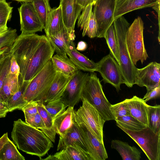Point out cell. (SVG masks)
Segmentation results:
<instances>
[{
	"label": "cell",
	"mask_w": 160,
	"mask_h": 160,
	"mask_svg": "<svg viewBox=\"0 0 160 160\" xmlns=\"http://www.w3.org/2000/svg\"><path fill=\"white\" fill-rule=\"evenodd\" d=\"M25 117V122L31 126L41 130L45 128L44 122L38 112Z\"/></svg>",
	"instance_id": "obj_42"
},
{
	"label": "cell",
	"mask_w": 160,
	"mask_h": 160,
	"mask_svg": "<svg viewBox=\"0 0 160 160\" xmlns=\"http://www.w3.org/2000/svg\"><path fill=\"white\" fill-rule=\"evenodd\" d=\"M18 35L16 29L10 28L6 32L0 34V49L10 48L14 42Z\"/></svg>",
	"instance_id": "obj_39"
},
{
	"label": "cell",
	"mask_w": 160,
	"mask_h": 160,
	"mask_svg": "<svg viewBox=\"0 0 160 160\" xmlns=\"http://www.w3.org/2000/svg\"><path fill=\"white\" fill-rule=\"evenodd\" d=\"M89 74L78 70L72 76L61 97L67 107H74L81 99L82 87Z\"/></svg>",
	"instance_id": "obj_13"
},
{
	"label": "cell",
	"mask_w": 160,
	"mask_h": 160,
	"mask_svg": "<svg viewBox=\"0 0 160 160\" xmlns=\"http://www.w3.org/2000/svg\"><path fill=\"white\" fill-rule=\"evenodd\" d=\"M80 28L82 30L83 37L87 35L90 38L97 37L98 26L93 12L90 17L85 20Z\"/></svg>",
	"instance_id": "obj_37"
},
{
	"label": "cell",
	"mask_w": 160,
	"mask_h": 160,
	"mask_svg": "<svg viewBox=\"0 0 160 160\" xmlns=\"http://www.w3.org/2000/svg\"><path fill=\"white\" fill-rule=\"evenodd\" d=\"M29 82H25L23 84L20 85L18 90L8 98L5 102L9 112H12L16 109L21 110L28 103L24 99L23 94Z\"/></svg>",
	"instance_id": "obj_30"
},
{
	"label": "cell",
	"mask_w": 160,
	"mask_h": 160,
	"mask_svg": "<svg viewBox=\"0 0 160 160\" xmlns=\"http://www.w3.org/2000/svg\"><path fill=\"white\" fill-rule=\"evenodd\" d=\"M69 58L79 70L90 72L97 71L98 64L90 60L76 49L73 41L70 40L66 49Z\"/></svg>",
	"instance_id": "obj_17"
},
{
	"label": "cell",
	"mask_w": 160,
	"mask_h": 160,
	"mask_svg": "<svg viewBox=\"0 0 160 160\" xmlns=\"http://www.w3.org/2000/svg\"><path fill=\"white\" fill-rule=\"evenodd\" d=\"M12 9L10 3L5 0L0 1V25H7L11 18Z\"/></svg>",
	"instance_id": "obj_40"
},
{
	"label": "cell",
	"mask_w": 160,
	"mask_h": 160,
	"mask_svg": "<svg viewBox=\"0 0 160 160\" xmlns=\"http://www.w3.org/2000/svg\"><path fill=\"white\" fill-rule=\"evenodd\" d=\"M117 42L119 57V66L125 84L132 88L135 84L137 68L130 58L126 41V32L130 25L123 16L113 21Z\"/></svg>",
	"instance_id": "obj_2"
},
{
	"label": "cell",
	"mask_w": 160,
	"mask_h": 160,
	"mask_svg": "<svg viewBox=\"0 0 160 160\" xmlns=\"http://www.w3.org/2000/svg\"><path fill=\"white\" fill-rule=\"evenodd\" d=\"M84 99L94 106L105 121L115 120L110 110L111 104L106 98L97 74H89L83 85L81 99Z\"/></svg>",
	"instance_id": "obj_3"
},
{
	"label": "cell",
	"mask_w": 160,
	"mask_h": 160,
	"mask_svg": "<svg viewBox=\"0 0 160 160\" xmlns=\"http://www.w3.org/2000/svg\"><path fill=\"white\" fill-rule=\"evenodd\" d=\"M66 110L53 119L56 133L63 137L75 122L74 107H68Z\"/></svg>",
	"instance_id": "obj_22"
},
{
	"label": "cell",
	"mask_w": 160,
	"mask_h": 160,
	"mask_svg": "<svg viewBox=\"0 0 160 160\" xmlns=\"http://www.w3.org/2000/svg\"><path fill=\"white\" fill-rule=\"evenodd\" d=\"M143 30V22L138 16L130 25L126 33V41L128 51L135 65L139 60L143 64L148 57L144 42Z\"/></svg>",
	"instance_id": "obj_6"
},
{
	"label": "cell",
	"mask_w": 160,
	"mask_h": 160,
	"mask_svg": "<svg viewBox=\"0 0 160 160\" xmlns=\"http://www.w3.org/2000/svg\"><path fill=\"white\" fill-rule=\"evenodd\" d=\"M87 48V43L83 41H80L78 43L76 49L78 51H84Z\"/></svg>",
	"instance_id": "obj_49"
},
{
	"label": "cell",
	"mask_w": 160,
	"mask_h": 160,
	"mask_svg": "<svg viewBox=\"0 0 160 160\" xmlns=\"http://www.w3.org/2000/svg\"><path fill=\"white\" fill-rule=\"evenodd\" d=\"M148 127L156 134L160 135V105H148Z\"/></svg>",
	"instance_id": "obj_32"
},
{
	"label": "cell",
	"mask_w": 160,
	"mask_h": 160,
	"mask_svg": "<svg viewBox=\"0 0 160 160\" xmlns=\"http://www.w3.org/2000/svg\"><path fill=\"white\" fill-rule=\"evenodd\" d=\"M19 87L18 76L9 73L4 81L0 92V100L6 102Z\"/></svg>",
	"instance_id": "obj_29"
},
{
	"label": "cell",
	"mask_w": 160,
	"mask_h": 160,
	"mask_svg": "<svg viewBox=\"0 0 160 160\" xmlns=\"http://www.w3.org/2000/svg\"><path fill=\"white\" fill-rule=\"evenodd\" d=\"M8 138L7 132L4 134L0 138V151L3 145L7 142Z\"/></svg>",
	"instance_id": "obj_50"
},
{
	"label": "cell",
	"mask_w": 160,
	"mask_h": 160,
	"mask_svg": "<svg viewBox=\"0 0 160 160\" xmlns=\"http://www.w3.org/2000/svg\"><path fill=\"white\" fill-rule=\"evenodd\" d=\"M44 105L45 108L53 119L64 112L67 107L61 98L58 100L47 103L45 104H44Z\"/></svg>",
	"instance_id": "obj_38"
},
{
	"label": "cell",
	"mask_w": 160,
	"mask_h": 160,
	"mask_svg": "<svg viewBox=\"0 0 160 160\" xmlns=\"http://www.w3.org/2000/svg\"><path fill=\"white\" fill-rule=\"evenodd\" d=\"M111 148L116 149L123 160H140L141 152L134 146H131L125 142L118 140L111 141Z\"/></svg>",
	"instance_id": "obj_25"
},
{
	"label": "cell",
	"mask_w": 160,
	"mask_h": 160,
	"mask_svg": "<svg viewBox=\"0 0 160 160\" xmlns=\"http://www.w3.org/2000/svg\"><path fill=\"white\" fill-rule=\"evenodd\" d=\"M109 48L110 54L119 63L117 42L113 22L106 32L104 38Z\"/></svg>",
	"instance_id": "obj_33"
},
{
	"label": "cell",
	"mask_w": 160,
	"mask_h": 160,
	"mask_svg": "<svg viewBox=\"0 0 160 160\" xmlns=\"http://www.w3.org/2000/svg\"><path fill=\"white\" fill-rule=\"evenodd\" d=\"M87 150L93 160H105L108 155L104 143L101 142L83 125H78Z\"/></svg>",
	"instance_id": "obj_16"
},
{
	"label": "cell",
	"mask_w": 160,
	"mask_h": 160,
	"mask_svg": "<svg viewBox=\"0 0 160 160\" xmlns=\"http://www.w3.org/2000/svg\"><path fill=\"white\" fill-rule=\"evenodd\" d=\"M9 28L7 25H0V34L6 31Z\"/></svg>",
	"instance_id": "obj_51"
},
{
	"label": "cell",
	"mask_w": 160,
	"mask_h": 160,
	"mask_svg": "<svg viewBox=\"0 0 160 160\" xmlns=\"http://www.w3.org/2000/svg\"><path fill=\"white\" fill-rule=\"evenodd\" d=\"M9 73L19 76L20 73V68L14 57L12 54L11 60V66Z\"/></svg>",
	"instance_id": "obj_45"
},
{
	"label": "cell",
	"mask_w": 160,
	"mask_h": 160,
	"mask_svg": "<svg viewBox=\"0 0 160 160\" xmlns=\"http://www.w3.org/2000/svg\"><path fill=\"white\" fill-rule=\"evenodd\" d=\"M18 9L21 34H34L44 29V26L31 2H23Z\"/></svg>",
	"instance_id": "obj_11"
},
{
	"label": "cell",
	"mask_w": 160,
	"mask_h": 160,
	"mask_svg": "<svg viewBox=\"0 0 160 160\" xmlns=\"http://www.w3.org/2000/svg\"><path fill=\"white\" fill-rule=\"evenodd\" d=\"M97 0H94V2L95 3V2L97 1Z\"/></svg>",
	"instance_id": "obj_54"
},
{
	"label": "cell",
	"mask_w": 160,
	"mask_h": 160,
	"mask_svg": "<svg viewBox=\"0 0 160 160\" xmlns=\"http://www.w3.org/2000/svg\"><path fill=\"white\" fill-rule=\"evenodd\" d=\"M10 48L6 47L0 49V56L5 52L7 51Z\"/></svg>",
	"instance_id": "obj_52"
},
{
	"label": "cell",
	"mask_w": 160,
	"mask_h": 160,
	"mask_svg": "<svg viewBox=\"0 0 160 160\" xmlns=\"http://www.w3.org/2000/svg\"><path fill=\"white\" fill-rule=\"evenodd\" d=\"M46 37L57 54L67 56L66 49L70 39L65 27L57 34Z\"/></svg>",
	"instance_id": "obj_26"
},
{
	"label": "cell",
	"mask_w": 160,
	"mask_h": 160,
	"mask_svg": "<svg viewBox=\"0 0 160 160\" xmlns=\"http://www.w3.org/2000/svg\"><path fill=\"white\" fill-rule=\"evenodd\" d=\"M57 72L51 59L29 81L23 94L26 102L27 103L33 101L44 102Z\"/></svg>",
	"instance_id": "obj_5"
},
{
	"label": "cell",
	"mask_w": 160,
	"mask_h": 160,
	"mask_svg": "<svg viewBox=\"0 0 160 160\" xmlns=\"http://www.w3.org/2000/svg\"><path fill=\"white\" fill-rule=\"evenodd\" d=\"M51 60L57 71L65 76H71L78 70L67 56L56 54L52 56Z\"/></svg>",
	"instance_id": "obj_27"
},
{
	"label": "cell",
	"mask_w": 160,
	"mask_h": 160,
	"mask_svg": "<svg viewBox=\"0 0 160 160\" xmlns=\"http://www.w3.org/2000/svg\"><path fill=\"white\" fill-rule=\"evenodd\" d=\"M8 112L6 103L0 100V118L5 117Z\"/></svg>",
	"instance_id": "obj_46"
},
{
	"label": "cell",
	"mask_w": 160,
	"mask_h": 160,
	"mask_svg": "<svg viewBox=\"0 0 160 160\" xmlns=\"http://www.w3.org/2000/svg\"><path fill=\"white\" fill-rule=\"evenodd\" d=\"M115 0H97L95 2L93 14L98 26L97 37L104 38L109 27L113 22Z\"/></svg>",
	"instance_id": "obj_10"
},
{
	"label": "cell",
	"mask_w": 160,
	"mask_h": 160,
	"mask_svg": "<svg viewBox=\"0 0 160 160\" xmlns=\"http://www.w3.org/2000/svg\"><path fill=\"white\" fill-rule=\"evenodd\" d=\"M160 64L152 62L141 68H136L135 84L145 87L147 91L160 85Z\"/></svg>",
	"instance_id": "obj_14"
},
{
	"label": "cell",
	"mask_w": 160,
	"mask_h": 160,
	"mask_svg": "<svg viewBox=\"0 0 160 160\" xmlns=\"http://www.w3.org/2000/svg\"><path fill=\"white\" fill-rule=\"evenodd\" d=\"M139 146L149 160H160V135L148 127L132 131L118 126Z\"/></svg>",
	"instance_id": "obj_8"
},
{
	"label": "cell",
	"mask_w": 160,
	"mask_h": 160,
	"mask_svg": "<svg viewBox=\"0 0 160 160\" xmlns=\"http://www.w3.org/2000/svg\"><path fill=\"white\" fill-rule=\"evenodd\" d=\"M99 72L104 83H109L118 92L120 86L124 83L119 64L110 54L103 57L97 62Z\"/></svg>",
	"instance_id": "obj_12"
},
{
	"label": "cell",
	"mask_w": 160,
	"mask_h": 160,
	"mask_svg": "<svg viewBox=\"0 0 160 160\" xmlns=\"http://www.w3.org/2000/svg\"><path fill=\"white\" fill-rule=\"evenodd\" d=\"M110 108L115 118V121L119 117L130 115L124 100L114 104H111Z\"/></svg>",
	"instance_id": "obj_41"
},
{
	"label": "cell",
	"mask_w": 160,
	"mask_h": 160,
	"mask_svg": "<svg viewBox=\"0 0 160 160\" xmlns=\"http://www.w3.org/2000/svg\"><path fill=\"white\" fill-rule=\"evenodd\" d=\"M11 138L18 148L27 153L41 157L53 147L51 140L41 130L21 119L14 121Z\"/></svg>",
	"instance_id": "obj_1"
},
{
	"label": "cell",
	"mask_w": 160,
	"mask_h": 160,
	"mask_svg": "<svg viewBox=\"0 0 160 160\" xmlns=\"http://www.w3.org/2000/svg\"><path fill=\"white\" fill-rule=\"evenodd\" d=\"M55 51L46 36L42 39L30 62L23 77L22 84L29 82L51 60Z\"/></svg>",
	"instance_id": "obj_9"
},
{
	"label": "cell",
	"mask_w": 160,
	"mask_h": 160,
	"mask_svg": "<svg viewBox=\"0 0 160 160\" xmlns=\"http://www.w3.org/2000/svg\"><path fill=\"white\" fill-rule=\"evenodd\" d=\"M25 160V158L18 150L16 146L9 138L0 151V160Z\"/></svg>",
	"instance_id": "obj_31"
},
{
	"label": "cell",
	"mask_w": 160,
	"mask_h": 160,
	"mask_svg": "<svg viewBox=\"0 0 160 160\" xmlns=\"http://www.w3.org/2000/svg\"><path fill=\"white\" fill-rule=\"evenodd\" d=\"M69 146L78 147L88 152L80 135L78 125L75 122L64 137H59L57 150H61Z\"/></svg>",
	"instance_id": "obj_23"
},
{
	"label": "cell",
	"mask_w": 160,
	"mask_h": 160,
	"mask_svg": "<svg viewBox=\"0 0 160 160\" xmlns=\"http://www.w3.org/2000/svg\"><path fill=\"white\" fill-rule=\"evenodd\" d=\"M124 101L130 115L147 127L148 126V107L149 105L140 98L134 96Z\"/></svg>",
	"instance_id": "obj_19"
},
{
	"label": "cell",
	"mask_w": 160,
	"mask_h": 160,
	"mask_svg": "<svg viewBox=\"0 0 160 160\" xmlns=\"http://www.w3.org/2000/svg\"><path fill=\"white\" fill-rule=\"evenodd\" d=\"M157 12L158 17V24L159 27L160 26V0H157L155 4L152 7Z\"/></svg>",
	"instance_id": "obj_48"
},
{
	"label": "cell",
	"mask_w": 160,
	"mask_h": 160,
	"mask_svg": "<svg viewBox=\"0 0 160 160\" xmlns=\"http://www.w3.org/2000/svg\"><path fill=\"white\" fill-rule=\"evenodd\" d=\"M65 26L64 25L61 6L52 8L44 31L46 36L55 35Z\"/></svg>",
	"instance_id": "obj_24"
},
{
	"label": "cell",
	"mask_w": 160,
	"mask_h": 160,
	"mask_svg": "<svg viewBox=\"0 0 160 160\" xmlns=\"http://www.w3.org/2000/svg\"><path fill=\"white\" fill-rule=\"evenodd\" d=\"M15 1H17L19 2H31V0H14Z\"/></svg>",
	"instance_id": "obj_53"
},
{
	"label": "cell",
	"mask_w": 160,
	"mask_h": 160,
	"mask_svg": "<svg viewBox=\"0 0 160 160\" xmlns=\"http://www.w3.org/2000/svg\"><path fill=\"white\" fill-rule=\"evenodd\" d=\"M2 0H0V1H2Z\"/></svg>",
	"instance_id": "obj_55"
},
{
	"label": "cell",
	"mask_w": 160,
	"mask_h": 160,
	"mask_svg": "<svg viewBox=\"0 0 160 160\" xmlns=\"http://www.w3.org/2000/svg\"><path fill=\"white\" fill-rule=\"evenodd\" d=\"M38 102L33 101L28 102L22 109L25 116L31 115L38 112Z\"/></svg>",
	"instance_id": "obj_43"
},
{
	"label": "cell",
	"mask_w": 160,
	"mask_h": 160,
	"mask_svg": "<svg viewBox=\"0 0 160 160\" xmlns=\"http://www.w3.org/2000/svg\"><path fill=\"white\" fill-rule=\"evenodd\" d=\"M77 2L83 9L89 4H92L94 5V0H77Z\"/></svg>",
	"instance_id": "obj_47"
},
{
	"label": "cell",
	"mask_w": 160,
	"mask_h": 160,
	"mask_svg": "<svg viewBox=\"0 0 160 160\" xmlns=\"http://www.w3.org/2000/svg\"><path fill=\"white\" fill-rule=\"evenodd\" d=\"M46 160H93L90 155L80 148L68 146L52 155L45 158Z\"/></svg>",
	"instance_id": "obj_20"
},
{
	"label": "cell",
	"mask_w": 160,
	"mask_h": 160,
	"mask_svg": "<svg viewBox=\"0 0 160 160\" xmlns=\"http://www.w3.org/2000/svg\"><path fill=\"white\" fill-rule=\"evenodd\" d=\"M160 95V85L148 91L142 99L146 102L152 99L159 97Z\"/></svg>",
	"instance_id": "obj_44"
},
{
	"label": "cell",
	"mask_w": 160,
	"mask_h": 160,
	"mask_svg": "<svg viewBox=\"0 0 160 160\" xmlns=\"http://www.w3.org/2000/svg\"></svg>",
	"instance_id": "obj_56"
},
{
	"label": "cell",
	"mask_w": 160,
	"mask_h": 160,
	"mask_svg": "<svg viewBox=\"0 0 160 160\" xmlns=\"http://www.w3.org/2000/svg\"><path fill=\"white\" fill-rule=\"evenodd\" d=\"M38 110L45 125V128L41 130L54 142L56 133L53 126V119L45 108L43 102H38Z\"/></svg>",
	"instance_id": "obj_28"
},
{
	"label": "cell",
	"mask_w": 160,
	"mask_h": 160,
	"mask_svg": "<svg viewBox=\"0 0 160 160\" xmlns=\"http://www.w3.org/2000/svg\"><path fill=\"white\" fill-rule=\"evenodd\" d=\"M115 121L118 127L120 126L130 131H139L147 127L131 115L119 117Z\"/></svg>",
	"instance_id": "obj_34"
},
{
	"label": "cell",
	"mask_w": 160,
	"mask_h": 160,
	"mask_svg": "<svg viewBox=\"0 0 160 160\" xmlns=\"http://www.w3.org/2000/svg\"><path fill=\"white\" fill-rule=\"evenodd\" d=\"M45 35L35 33L22 34L18 36L10 50L19 65L20 73L18 76L19 85L22 81L28 66L42 39Z\"/></svg>",
	"instance_id": "obj_4"
},
{
	"label": "cell",
	"mask_w": 160,
	"mask_h": 160,
	"mask_svg": "<svg viewBox=\"0 0 160 160\" xmlns=\"http://www.w3.org/2000/svg\"><path fill=\"white\" fill-rule=\"evenodd\" d=\"M157 0H115L114 19L131 11L152 7Z\"/></svg>",
	"instance_id": "obj_18"
},
{
	"label": "cell",
	"mask_w": 160,
	"mask_h": 160,
	"mask_svg": "<svg viewBox=\"0 0 160 160\" xmlns=\"http://www.w3.org/2000/svg\"><path fill=\"white\" fill-rule=\"evenodd\" d=\"M82 105L74 112V120L78 125L85 126L101 142L103 143V127L106 122L96 108L84 99Z\"/></svg>",
	"instance_id": "obj_7"
},
{
	"label": "cell",
	"mask_w": 160,
	"mask_h": 160,
	"mask_svg": "<svg viewBox=\"0 0 160 160\" xmlns=\"http://www.w3.org/2000/svg\"><path fill=\"white\" fill-rule=\"evenodd\" d=\"M64 25L70 40L75 39L74 27L77 19L83 9L77 0H60Z\"/></svg>",
	"instance_id": "obj_15"
},
{
	"label": "cell",
	"mask_w": 160,
	"mask_h": 160,
	"mask_svg": "<svg viewBox=\"0 0 160 160\" xmlns=\"http://www.w3.org/2000/svg\"><path fill=\"white\" fill-rule=\"evenodd\" d=\"M72 76H67L57 72L44 100V103L46 104L60 98Z\"/></svg>",
	"instance_id": "obj_21"
},
{
	"label": "cell",
	"mask_w": 160,
	"mask_h": 160,
	"mask_svg": "<svg viewBox=\"0 0 160 160\" xmlns=\"http://www.w3.org/2000/svg\"><path fill=\"white\" fill-rule=\"evenodd\" d=\"M12 56L10 48L0 56V92L5 78L9 73Z\"/></svg>",
	"instance_id": "obj_36"
},
{
	"label": "cell",
	"mask_w": 160,
	"mask_h": 160,
	"mask_svg": "<svg viewBox=\"0 0 160 160\" xmlns=\"http://www.w3.org/2000/svg\"><path fill=\"white\" fill-rule=\"evenodd\" d=\"M35 9L45 27L48 21L51 8L49 0H31Z\"/></svg>",
	"instance_id": "obj_35"
}]
</instances>
